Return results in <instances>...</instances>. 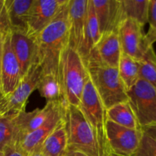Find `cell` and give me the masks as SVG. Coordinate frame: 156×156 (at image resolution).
<instances>
[{"mask_svg": "<svg viewBox=\"0 0 156 156\" xmlns=\"http://www.w3.org/2000/svg\"><path fill=\"white\" fill-rule=\"evenodd\" d=\"M69 1L66 0L56 18L36 37L43 75L58 76L59 59L69 40Z\"/></svg>", "mask_w": 156, "mask_h": 156, "instance_id": "cell-1", "label": "cell"}, {"mask_svg": "<svg viewBox=\"0 0 156 156\" xmlns=\"http://www.w3.org/2000/svg\"><path fill=\"white\" fill-rule=\"evenodd\" d=\"M88 76L107 110L114 105L128 101L126 89L118 69L107 65L92 49L85 61Z\"/></svg>", "mask_w": 156, "mask_h": 156, "instance_id": "cell-2", "label": "cell"}, {"mask_svg": "<svg viewBox=\"0 0 156 156\" xmlns=\"http://www.w3.org/2000/svg\"><path fill=\"white\" fill-rule=\"evenodd\" d=\"M58 76L64 100L68 105L79 107L88 74L80 53L69 45L61 55Z\"/></svg>", "mask_w": 156, "mask_h": 156, "instance_id": "cell-3", "label": "cell"}, {"mask_svg": "<svg viewBox=\"0 0 156 156\" xmlns=\"http://www.w3.org/2000/svg\"><path fill=\"white\" fill-rule=\"evenodd\" d=\"M64 126L68 137L69 152H79L88 156H105L95 133L79 107L67 105L64 114Z\"/></svg>", "mask_w": 156, "mask_h": 156, "instance_id": "cell-4", "label": "cell"}, {"mask_svg": "<svg viewBox=\"0 0 156 156\" xmlns=\"http://www.w3.org/2000/svg\"><path fill=\"white\" fill-rule=\"evenodd\" d=\"M79 108L95 133L104 155L110 156L111 153L106 139L107 109L90 80L89 76L85 84Z\"/></svg>", "mask_w": 156, "mask_h": 156, "instance_id": "cell-5", "label": "cell"}, {"mask_svg": "<svg viewBox=\"0 0 156 156\" xmlns=\"http://www.w3.org/2000/svg\"><path fill=\"white\" fill-rule=\"evenodd\" d=\"M128 103L140 128L156 124V88L139 79L126 91Z\"/></svg>", "mask_w": 156, "mask_h": 156, "instance_id": "cell-6", "label": "cell"}, {"mask_svg": "<svg viewBox=\"0 0 156 156\" xmlns=\"http://www.w3.org/2000/svg\"><path fill=\"white\" fill-rule=\"evenodd\" d=\"M41 76L42 69L40 64L32 66L19 85L12 93L5 96L0 110V115L18 114L25 111L27 99L33 91L37 89Z\"/></svg>", "mask_w": 156, "mask_h": 156, "instance_id": "cell-7", "label": "cell"}, {"mask_svg": "<svg viewBox=\"0 0 156 156\" xmlns=\"http://www.w3.org/2000/svg\"><path fill=\"white\" fill-rule=\"evenodd\" d=\"M143 135L142 129H129L107 120L106 139L111 154L132 156L138 149Z\"/></svg>", "mask_w": 156, "mask_h": 156, "instance_id": "cell-8", "label": "cell"}, {"mask_svg": "<svg viewBox=\"0 0 156 156\" xmlns=\"http://www.w3.org/2000/svg\"><path fill=\"white\" fill-rule=\"evenodd\" d=\"M67 105L68 104L66 102H55L45 122L36 130L20 140L18 146L24 153L29 155L32 152L40 150L44 140L63 123Z\"/></svg>", "mask_w": 156, "mask_h": 156, "instance_id": "cell-9", "label": "cell"}, {"mask_svg": "<svg viewBox=\"0 0 156 156\" xmlns=\"http://www.w3.org/2000/svg\"><path fill=\"white\" fill-rule=\"evenodd\" d=\"M117 34L122 52L136 60L141 59L146 50L152 47L146 41L143 26L132 19L127 18L122 21Z\"/></svg>", "mask_w": 156, "mask_h": 156, "instance_id": "cell-10", "label": "cell"}, {"mask_svg": "<svg viewBox=\"0 0 156 156\" xmlns=\"http://www.w3.org/2000/svg\"><path fill=\"white\" fill-rule=\"evenodd\" d=\"M66 0H34L29 13L27 35L36 39L52 22Z\"/></svg>", "mask_w": 156, "mask_h": 156, "instance_id": "cell-11", "label": "cell"}, {"mask_svg": "<svg viewBox=\"0 0 156 156\" xmlns=\"http://www.w3.org/2000/svg\"><path fill=\"white\" fill-rule=\"evenodd\" d=\"M10 34L11 31L5 34L2 39L1 86L5 96L12 93L22 79L19 64L11 45Z\"/></svg>", "mask_w": 156, "mask_h": 156, "instance_id": "cell-12", "label": "cell"}, {"mask_svg": "<svg viewBox=\"0 0 156 156\" xmlns=\"http://www.w3.org/2000/svg\"><path fill=\"white\" fill-rule=\"evenodd\" d=\"M10 40L23 78L32 66L39 63L37 40L27 34L18 31H11Z\"/></svg>", "mask_w": 156, "mask_h": 156, "instance_id": "cell-13", "label": "cell"}, {"mask_svg": "<svg viewBox=\"0 0 156 156\" xmlns=\"http://www.w3.org/2000/svg\"><path fill=\"white\" fill-rule=\"evenodd\" d=\"M98 22L101 35L117 32L125 18L120 0H91Z\"/></svg>", "mask_w": 156, "mask_h": 156, "instance_id": "cell-14", "label": "cell"}, {"mask_svg": "<svg viewBox=\"0 0 156 156\" xmlns=\"http://www.w3.org/2000/svg\"><path fill=\"white\" fill-rule=\"evenodd\" d=\"M88 0L69 1V46L79 51L85 36Z\"/></svg>", "mask_w": 156, "mask_h": 156, "instance_id": "cell-15", "label": "cell"}, {"mask_svg": "<svg viewBox=\"0 0 156 156\" xmlns=\"http://www.w3.org/2000/svg\"><path fill=\"white\" fill-rule=\"evenodd\" d=\"M34 0H5L6 16L11 31L27 34L29 13Z\"/></svg>", "mask_w": 156, "mask_h": 156, "instance_id": "cell-16", "label": "cell"}, {"mask_svg": "<svg viewBox=\"0 0 156 156\" xmlns=\"http://www.w3.org/2000/svg\"><path fill=\"white\" fill-rule=\"evenodd\" d=\"M55 102H47L43 108H36L30 112L24 111L17 114L16 124L19 131L20 140L36 130L45 122Z\"/></svg>", "mask_w": 156, "mask_h": 156, "instance_id": "cell-17", "label": "cell"}, {"mask_svg": "<svg viewBox=\"0 0 156 156\" xmlns=\"http://www.w3.org/2000/svg\"><path fill=\"white\" fill-rule=\"evenodd\" d=\"M95 48L100 57L107 65L117 69L123 53L117 32L102 34Z\"/></svg>", "mask_w": 156, "mask_h": 156, "instance_id": "cell-18", "label": "cell"}, {"mask_svg": "<svg viewBox=\"0 0 156 156\" xmlns=\"http://www.w3.org/2000/svg\"><path fill=\"white\" fill-rule=\"evenodd\" d=\"M101 37V35L100 33L98 22L93 7L92 2L91 0H88L85 36H84L82 47L79 51L84 62L87 59L90 52L97 45Z\"/></svg>", "mask_w": 156, "mask_h": 156, "instance_id": "cell-19", "label": "cell"}, {"mask_svg": "<svg viewBox=\"0 0 156 156\" xmlns=\"http://www.w3.org/2000/svg\"><path fill=\"white\" fill-rule=\"evenodd\" d=\"M40 151L44 156H66L69 152L68 137L63 123L52 133L41 145Z\"/></svg>", "mask_w": 156, "mask_h": 156, "instance_id": "cell-20", "label": "cell"}, {"mask_svg": "<svg viewBox=\"0 0 156 156\" xmlns=\"http://www.w3.org/2000/svg\"><path fill=\"white\" fill-rule=\"evenodd\" d=\"M107 118L116 124L124 127L141 129L128 101L117 104L108 108L107 110Z\"/></svg>", "mask_w": 156, "mask_h": 156, "instance_id": "cell-21", "label": "cell"}, {"mask_svg": "<svg viewBox=\"0 0 156 156\" xmlns=\"http://www.w3.org/2000/svg\"><path fill=\"white\" fill-rule=\"evenodd\" d=\"M17 114L0 115V152L8 146L18 144L20 134L16 124Z\"/></svg>", "mask_w": 156, "mask_h": 156, "instance_id": "cell-22", "label": "cell"}, {"mask_svg": "<svg viewBox=\"0 0 156 156\" xmlns=\"http://www.w3.org/2000/svg\"><path fill=\"white\" fill-rule=\"evenodd\" d=\"M37 90L40 95L45 98L47 102H66L58 76L42 74Z\"/></svg>", "mask_w": 156, "mask_h": 156, "instance_id": "cell-23", "label": "cell"}, {"mask_svg": "<svg viewBox=\"0 0 156 156\" xmlns=\"http://www.w3.org/2000/svg\"><path fill=\"white\" fill-rule=\"evenodd\" d=\"M125 19H132L143 26L148 23L149 0H120Z\"/></svg>", "mask_w": 156, "mask_h": 156, "instance_id": "cell-24", "label": "cell"}, {"mask_svg": "<svg viewBox=\"0 0 156 156\" xmlns=\"http://www.w3.org/2000/svg\"><path fill=\"white\" fill-rule=\"evenodd\" d=\"M117 69L126 91L132 88L140 79L138 60H136L126 53H122Z\"/></svg>", "mask_w": 156, "mask_h": 156, "instance_id": "cell-25", "label": "cell"}, {"mask_svg": "<svg viewBox=\"0 0 156 156\" xmlns=\"http://www.w3.org/2000/svg\"><path fill=\"white\" fill-rule=\"evenodd\" d=\"M139 77L156 88V53L150 47L141 59L138 60Z\"/></svg>", "mask_w": 156, "mask_h": 156, "instance_id": "cell-26", "label": "cell"}, {"mask_svg": "<svg viewBox=\"0 0 156 156\" xmlns=\"http://www.w3.org/2000/svg\"><path fill=\"white\" fill-rule=\"evenodd\" d=\"M148 23L149 28L146 34V39L149 46L156 42V0H149Z\"/></svg>", "mask_w": 156, "mask_h": 156, "instance_id": "cell-27", "label": "cell"}, {"mask_svg": "<svg viewBox=\"0 0 156 156\" xmlns=\"http://www.w3.org/2000/svg\"><path fill=\"white\" fill-rule=\"evenodd\" d=\"M132 156H156V140L143 133L140 146Z\"/></svg>", "mask_w": 156, "mask_h": 156, "instance_id": "cell-28", "label": "cell"}, {"mask_svg": "<svg viewBox=\"0 0 156 156\" xmlns=\"http://www.w3.org/2000/svg\"><path fill=\"white\" fill-rule=\"evenodd\" d=\"M3 153H4L3 156H28L20 149L18 144L8 146L4 150Z\"/></svg>", "mask_w": 156, "mask_h": 156, "instance_id": "cell-29", "label": "cell"}, {"mask_svg": "<svg viewBox=\"0 0 156 156\" xmlns=\"http://www.w3.org/2000/svg\"><path fill=\"white\" fill-rule=\"evenodd\" d=\"M142 130L143 133H145L156 140V124L142 128Z\"/></svg>", "mask_w": 156, "mask_h": 156, "instance_id": "cell-30", "label": "cell"}, {"mask_svg": "<svg viewBox=\"0 0 156 156\" xmlns=\"http://www.w3.org/2000/svg\"><path fill=\"white\" fill-rule=\"evenodd\" d=\"M2 39H3V37H0V85H1V68H2Z\"/></svg>", "mask_w": 156, "mask_h": 156, "instance_id": "cell-31", "label": "cell"}, {"mask_svg": "<svg viewBox=\"0 0 156 156\" xmlns=\"http://www.w3.org/2000/svg\"><path fill=\"white\" fill-rule=\"evenodd\" d=\"M5 98V94L3 92V90L2 88V86L0 85V110H1L2 106L3 101H4V99Z\"/></svg>", "mask_w": 156, "mask_h": 156, "instance_id": "cell-32", "label": "cell"}, {"mask_svg": "<svg viewBox=\"0 0 156 156\" xmlns=\"http://www.w3.org/2000/svg\"><path fill=\"white\" fill-rule=\"evenodd\" d=\"M66 156H88L85 154L79 152H74V151H69L67 154Z\"/></svg>", "mask_w": 156, "mask_h": 156, "instance_id": "cell-33", "label": "cell"}, {"mask_svg": "<svg viewBox=\"0 0 156 156\" xmlns=\"http://www.w3.org/2000/svg\"><path fill=\"white\" fill-rule=\"evenodd\" d=\"M28 156H44V155H43L42 152L39 150V151H36V152H32V153L30 154Z\"/></svg>", "mask_w": 156, "mask_h": 156, "instance_id": "cell-34", "label": "cell"}, {"mask_svg": "<svg viewBox=\"0 0 156 156\" xmlns=\"http://www.w3.org/2000/svg\"><path fill=\"white\" fill-rule=\"evenodd\" d=\"M3 155H4V153L2 152H0V156H3Z\"/></svg>", "mask_w": 156, "mask_h": 156, "instance_id": "cell-35", "label": "cell"}, {"mask_svg": "<svg viewBox=\"0 0 156 156\" xmlns=\"http://www.w3.org/2000/svg\"><path fill=\"white\" fill-rule=\"evenodd\" d=\"M110 156H118V155H114V154H111Z\"/></svg>", "mask_w": 156, "mask_h": 156, "instance_id": "cell-36", "label": "cell"}]
</instances>
